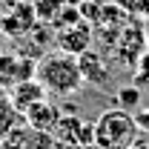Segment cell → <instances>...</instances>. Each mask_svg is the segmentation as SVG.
Masks as SVG:
<instances>
[{"label":"cell","instance_id":"4","mask_svg":"<svg viewBox=\"0 0 149 149\" xmlns=\"http://www.w3.org/2000/svg\"><path fill=\"white\" fill-rule=\"evenodd\" d=\"M37 69L35 57H26L20 52H0V89H15L23 80H32Z\"/></svg>","mask_w":149,"mask_h":149},{"label":"cell","instance_id":"10","mask_svg":"<svg viewBox=\"0 0 149 149\" xmlns=\"http://www.w3.org/2000/svg\"><path fill=\"white\" fill-rule=\"evenodd\" d=\"M9 97H12L15 109H17L20 115H26V112L32 109L35 103L46 100V97H49V92L43 89V83H40L37 77H32V80H23V83H17L15 89H9Z\"/></svg>","mask_w":149,"mask_h":149},{"label":"cell","instance_id":"17","mask_svg":"<svg viewBox=\"0 0 149 149\" xmlns=\"http://www.w3.org/2000/svg\"><path fill=\"white\" fill-rule=\"evenodd\" d=\"M135 120H138V126H141V132H143V135H149V112H141V115H138Z\"/></svg>","mask_w":149,"mask_h":149},{"label":"cell","instance_id":"6","mask_svg":"<svg viewBox=\"0 0 149 149\" xmlns=\"http://www.w3.org/2000/svg\"><path fill=\"white\" fill-rule=\"evenodd\" d=\"M55 43H57L60 52H69V55L80 57V55H86L89 49H95V29L86 20H77L72 26H66V29H57Z\"/></svg>","mask_w":149,"mask_h":149},{"label":"cell","instance_id":"23","mask_svg":"<svg viewBox=\"0 0 149 149\" xmlns=\"http://www.w3.org/2000/svg\"><path fill=\"white\" fill-rule=\"evenodd\" d=\"M0 6H3V3H0Z\"/></svg>","mask_w":149,"mask_h":149},{"label":"cell","instance_id":"18","mask_svg":"<svg viewBox=\"0 0 149 149\" xmlns=\"http://www.w3.org/2000/svg\"><path fill=\"white\" fill-rule=\"evenodd\" d=\"M129 149H149V135H143V132H141V138H138Z\"/></svg>","mask_w":149,"mask_h":149},{"label":"cell","instance_id":"14","mask_svg":"<svg viewBox=\"0 0 149 149\" xmlns=\"http://www.w3.org/2000/svg\"><path fill=\"white\" fill-rule=\"evenodd\" d=\"M115 100H118L120 109L135 112V109H138V103H141V89H138V86H123V89L115 92Z\"/></svg>","mask_w":149,"mask_h":149},{"label":"cell","instance_id":"21","mask_svg":"<svg viewBox=\"0 0 149 149\" xmlns=\"http://www.w3.org/2000/svg\"><path fill=\"white\" fill-rule=\"evenodd\" d=\"M0 3H9V0H0Z\"/></svg>","mask_w":149,"mask_h":149},{"label":"cell","instance_id":"8","mask_svg":"<svg viewBox=\"0 0 149 149\" xmlns=\"http://www.w3.org/2000/svg\"><path fill=\"white\" fill-rule=\"evenodd\" d=\"M146 35H143V26L138 29V26H126L120 37L115 40V52H118V60H123V63H129L135 66L138 63V57L146 52Z\"/></svg>","mask_w":149,"mask_h":149},{"label":"cell","instance_id":"16","mask_svg":"<svg viewBox=\"0 0 149 149\" xmlns=\"http://www.w3.org/2000/svg\"><path fill=\"white\" fill-rule=\"evenodd\" d=\"M135 86L138 89H149V49L135 63Z\"/></svg>","mask_w":149,"mask_h":149},{"label":"cell","instance_id":"11","mask_svg":"<svg viewBox=\"0 0 149 149\" xmlns=\"http://www.w3.org/2000/svg\"><path fill=\"white\" fill-rule=\"evenodd\" d=\"M77 60H80V69H83V77H86V83H89V80H92L95 86L106 83V77H109V69H106V60H103V55H100V52L89 49L86 55H80Z\"/></svg>","mask_w":149,"mask_h":149},{"label":"cell","instance_id":"22","mask_svg":"<svg viewBox=\"0 0 149 149\" xmlns=\"http://www.w3.org/2000/svg\"><path fill=\"white\" fill-rule=\"evenodd\" d=\"M55 149H60V146H55Z\"/></svg>","mask_w":149,"mask_h":149},{"label":"cell","instance_id":"9","mask_svg":"<svg viewBox=\"0 0 149 149\" xmlns=\"http://www.w3.org/2000/svg\"><path fill=\"white\" fill-rule=\"evenodd\" d=\"M60 118H63V115H60V109H57L55 103L46 97V100L35 103L32 109L23 115V123H26V126H32L35 132H46V135H52Z\"/></svg>","mask_w":149,"mask_h":149},{"label":"cell","instance_id":"2","mask_svg":"<svg viewBox=\"0 0 149 149\" xmlns=\"http://www.w3.org/2000/svg\"><path fill=\"white\" fill-rule=\"evenodd\" d=\"M141 138V126L135 115L120 106L106 109L95 120V146L97 149H129Z\"/></svg>","mask_w":149,"mask_h":149},{"label":"cell","instance_id":"1","mask_svg":"<svg viewBox=\"0 0 149 149\" xmlns=\"http://www.w3.org/2000/svg\"><path fill=\"white\" fill-rule=\"evenodd\" d=\"M35 77L43 83V89L55 97H69V95H77L83 89L86 77H83V69H80V60L69 52H49V55L37 57V69Z\"/></svg>","mask_w":149,"mask_h":149},{"label":"cell","instance_id":"13","mask_svg":"<svg viewBox=\"0 0 149 149\" xmlns=\"http://www.w3.org/2000/svg\"><path fill=\"white\" fill-rule=\"evenodd\" d=\"M66 3H83V0H37V3H35L37 23H49V26H55V20L60 17V12L66 9Z\"/></svg>","mask_w":149,"mask_h":149},{"label":"cell","instance_id":"19","mask_svg":"<svg viewBox=\"0 0 149 149\" xmlns=\"http://www.w3.org/2000/svg\"><path fill=\"white\" fill-rule=\"evenodd\" d=\"M143 35H146V46H149V17L143 20Z\"/></svg>","mask_w":149,"mask_h":149},{"label":"cell","instance_id":"15","mask_svg":"<svg viewBox=\"0 0 149 149\" xmlns=\"http://www.w3.org/2000/svg\"><path fill=\"white\" fill-rule=\"evenodd\" d=\"M115 6H120L129 17H149V0H112Z\"/></svg>","mask_w":149,"mask_h":149},{"label":"cell","instance_id":"7","mask_svg":"<svg viewBox=\"0 0 149 149\" xmlns=\"http://www.w3.org/2000/svg\"><path fill=\"white\" fill-rule=\"evenodd\" d=\"M57 141L46 132H35L32 126L20 123L17 129L0 138V149H55Z\"/></svg>","mask_w":149,"mask_h":149},{"label":"cell","instance_id":"3","mask_svg":"<svg viewBox=\"0 0 149 149\" xmlns=\"http://www.w3.org/2000/svg\"><path fill=\"white\" fill-rule=\"evenodd\" d=\"M35 26H37L35 6L17 3V0H9V3L0 6V32L6 37H23V35H29Z\"/></svg>","mask_w":149,"mask_h":149},{"label":"cell","instance_id":"20","mask_svg":"<svg viewBox=\"0 0 149 149\" xmlns=\"http://www.w3.org/2000/svg\"><path fill=\"white\" fill-rule=\"evenodd\" d=\"M17 3H29V6H35L37 0H17Z\"/></svg>","mask_w":149,"mask_h":149},{"label":"cell","instance_id":"12","mask_svg":"<svg viewBox=\"0 0 149 149\" xmlns=\"http://www.w3.org/2000/svg\"><path fill=\"white\" fill-rule=\"evenodd\" d=\"M20 123H23V115L15 109V103H12V97L6 89H0V138L3 135H9L12 129H17Z\"/></svg>","mask_w":149,"mask_h":149},{"label":"cell","instance_id":"5","mask_svg":"<svg viewBox=\"0 0 149 149\" xmlns=\"http://www.w3.org/2000/svg\"><path fill=\"white\" fill-rule=\"evenodd\" d=\"M52 138H55L60 146L69 143L72 149H86V146H92V143H95V123L80 120L77 115H69V118L63 115V118L57 120Z\"/></svg>","mask_w":149,"mask_h":149}]
</instances>
